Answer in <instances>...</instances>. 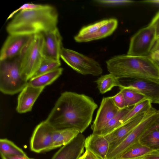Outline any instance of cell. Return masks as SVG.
<instances>
[{
  "instance_id": "1",
  "label": "cell",
  "mask_w": 159,
  "mask_h": 159,
  "mask_svg": "<svg viewBox=\"0 0 159 159\" xmlns=\"http://www.w3.org/2000/svg\"><path fill=\"white\" fill-rule=\"evenodd\" d=\"M97 107L90 97L65 91L61 94L45 120L55 129L72 128L82 133L90 124Z\"/></svg>"
},
{
  "instance_id": "2",
  "label": "cell",
  "mask_w": 159,
  "mask_h": 159,
  "mask_svg": "<svg viewBox=\"0 0 159 159\" xmlns=\"http://www.w3.org/2000/svg\"><path fill=\"white\" fill-rule=\"evenodd\" d=\"M58 15L53 6L19 11L7 25L9 34L34 35L57 28Z\"/></svg>"
},
{
  "instance_id": "3",
  "label": "cell",
  "mask_w": 159,
  "mask_h": 159,
  "mask_svg": "<svg viewBox=\"0 0 159 159\" xmlns=\"http://www.w3.org/2000/svg\"><path fill=\"white\" fill-rule=\"evenodd\" d=\"M110 73L118 79L138 78L159 82V66L149 56L122 55L106 61Z\"/></svg>"
},
{
  "instance_id": "4",
  "label": "cell",
  "mask_w": 159,
  "mask_h": 159,
  "mask_svg": "<svg viewBox=\"0 0 159 159\" xmlns=\"http://www.w3.org/2000/svg\"><path fill=\"white\" fill-rule=\"evenodd\" d=\"M23 51L14 58L0 61V90L4 94L13 95L20 92L28 84L21 72Z\"/></svg>"
},
{
  "instance_id": "5",
  "label": "cell",
  "mask_w": 159,
  "mask_h": 159,
  "mask_svg": "<svg viewBox=\"0 0 159 159\" xmlns=\"http://www.w3.org/2000/svg\"><path fill=\"white\" fill-rule=\"evenodd\" d=\"M159 116V110L152 108L142 121L122 140L110 148L107 159H116L129 147L139 142L143 134L154 126Z\"/></svg>"
},
{
  "instance_id": "6",
  "label": "cell",
  "mask_w": 159,
  "mask_h": 159,
  "mask_svg": "<svg viewBox=\"0 0 159 159\" xmlns=\"http://www.w3.org/2000/svg\"><path fill=\"white\" fill-rule=\"evenodd\" d=\"M43 42L42 34L34 35L23 51L21 61V72L23 78L27 81L32 77L43 57Z\"/></svg>"
},
{
  "instance_id": "7",
  "label": "cell",
  "mask_w": 159,
  "mask_h": 159,
  "mask_svg": "<svg viewBox=\"0 0 159 159\" xmlns=\"http://www.w3.org/2000/svg\"><path fill=\"white\" fill-rule=\"evenodd\" d=\"M60 57L72 69L82 75L97 76L102 73V68L98 62L74 50L63 47Z\"/></svg>"
},
{
  "instance_id": "8",
  "label": "cell",
  "mask_w": 159,
  "mask_h": 159,
  "mask_svg": "<svg viewBox=\"0 0 159 159\" xmlns=\"http://www.w3.org/2000/svg\"><path fill=\"white\" fill-rule=\"evenodd\" d=\"M156 39L155 28L149 24L131 38L127 54L136 56H148Z\"/></svg>"
},
{
  "instance_id": "9",
  "label": "cell",
  "mask_w": 159,
  "mask_h": 159,
  "mask_svg": "<svg viewBox=\"0 0 159 159\" xmlns=\"http://www.w3.org/2000/svg\"><path fill=\"white\" fill-rule=\"evenodd\" d=\"M55 129L45 120L39 123L35 128L30 139L31 150L41 153L54 149L52 134Z\"/></svg>"
},
{
  "instance_id": "10",
  "label": "cell",
  "mask_w": 159,
  "mask_h": 159,
  "mask_svg": "<svg viewBox=\"0 0 159 159\" xmlns=\"http://www.w3.org/2000/svg\"><path fill=\"white\" fill-rule=\"evenodd\" d=\"M123 79L124 82L120 88L134 90L145 96L152 103L159 104V82L138 78Z\"/></svg>"
},
{
  "instance_id": "11",
  "label": "cell",
  "mask_w": 159,
  "mask_h": 159,
  "mask_svg": "<svg viewBox=\"0 0 159 159\" xmlns=\"http://www.w3.org/2000/svg\"><path fill=\"white\" fill-rule=\"evenodd\" d=\"M33 36L9 34L1 49L0 61L11 59L20 55Z\"/></svg>"
},
{
  "instance_id": "12",
  "label": "cell",
  "mask_w": 159,
  "mask_h": 159,
  "mask_svg": "<svg viewBox=\"0 0 159 159\" xmlns=\"http://www.w3.org/2000/svg\"><path fill=\"white\" fill-rule=\"evenodd\" d=\"M120 110L114 103L111 97L103 98L91 126L92 133L98 134L109 121Z\"/></svg>"
},
{
  "instance_id": "13",
  "label": "cell",
  "mask_w": 159,
  "mask_h": 159,
  "mask_svg": "<svg viewBox=\"0 0 159 159\" xmlns=\"http://www.w3.org/2000/svg\"><path fill=\"white\" fill-rule=\"evenodd\" d=\"M43 37V52L44 57L61 61L62 37L57 28L42 34Z\"/></svg>"
},
{
  "instance_id": "14",
  "label": "cell",
  "mask_w": 159,
  "mask_h": 159,
  "mask_svg": "<svg viewBox=\"0 0 159 159\" xmlns=\"http://www.w3.org/2000/svg\"><path fill=\"white\" fill-rule=\"evenodd\" d=\"M148 112L142 113L135 116L109 134L105 136L110 143L109 149L124 139L142 121Z\"/></svg>"
},
{
  "instance_id": "15",
  "label": "cell",
  "mask_w": 159,
  "mask_h": 159,
  "mask_svg": "<svg viewBox=\"0 0 159 159\" xmlns=\"http://www.w3.org/2000/svg\"><path fill=\"white\" fill-rule=\"evenodd\" d=\"M84 136L80 133L71 141L62 146L51 159H78L84 152Z\"/></svg>"
},
{
  "instance_id": "16",
  "label": "cell",
  "mask_w": 159,
  "mask_h": 159,
  "mask_svg": "<svg viewBox=\"0 0 159 159\" xmlns=\"http://www.w3.org/2000/svg\"><path fill=\"white\" fill-rule=\"evenodd\" d=\"M44 88L33 87L28 83L18 95L16 111L19 113L31 111L34 104Z\"/></svg>"
},
{
  "instance_id": "17",
  "label": "cell",
  "mask_w": 159,
  "mask_h": 159,
  "mask_svg": "<svg viewBox=\"0 0 159 159\" xmlns=\"http://www.w3.org/2000/svg\"><path fill=\"white\" fill-rule=\"evenodd\" d=\"M84 147L97 159H107L110 144L105 136L92 133L85 139Z\"/></svg>"
},
{
  "instance_id": "18",
  "label": "cell",
  "mask_w": 159,
  "mask_h": 159,
  "mask_svg": "<svg viewBox=\"0 0 159 159\" xmlns=\"http://www.w3.org/2000/svg\"><path fill=\"white\" fill-rule=\"evenodd\" d=\"M80 133L78 130L72 128L55 129L52 134L54 148L67 144Z\"/></svg>"
},
{
  "instance_id": "19",
  "label": "cell",
  "mask_w": 159,
  "mask_h": 159,
  "mask_svg": "<svg viewBox=\"0 0 159 159\" xmlns=\"http://www.w3.org/2000/svg\"><path fill=\"white\" fill-rule=\"evenodd\" d=\"M63 69L58 67L52 71L30 79L28 83L36 88L45 87L52 83L62 74Z\"/></svg>"
},
{
  "instance_id": "20",
  "label": "cell",
  "mask_w": 159,
  "mask_h": 159,
  "mask_svg": "<svg viewBox=\"0 0 159 159\" xmlns=\"http://www.w3.org/2000/svg\"><path fill=\"white\" fill-rule=\"evenodd\" d=\"M119 79L113 74L109 73L102 75L96 82L100 93L103 94L110 91L114 87L122 88L123 85Z\"/></svg>"
},
{
  "instance_id": "21",
  "label": "cell",
  "mask_w": 159,
  "mask_h": 159,
  "mask_svg": "<svg viewBox=\"0 0 159 159\" xmlns=\"http://www.w3.org/2000/svg\"><path fill=\"white\" fill-rule=\"evenodd\" d=\"M155 125L148 130L139 141L143 145L153 150H159V127Z\"/></svg>"
},
{
  "instance_id": "22",
  "label": "cell",
  "mask_w": 159,
  "mask_h": 159,
  "mask_svg": "<svg viewBox=\"0 0 159 159\" xmlns=\"http://www.w3.org/2000/svg\"><path fill=\"white\" fill-rule=\"evenodd\" d=\"M152 151L138 142L129 147L116 159H136L147 155Z\"/></svg>"
},
{
  "instance_id": "23",
  "label": "cell",
  "mask_w": 159,
  "mask_h": 159,
  "mask_svg": "<svg viewBox=\"0 0 159 159\" xmlns=\"http://www.w3.org/2000/svg\"><path fill=\"white\" fill-rule=\"evenodd\" d=\"M117 20L114 18L108 20V21L102 26L94 34L87 38L84 42L99 39L111 35L116 28Z\"/></svg>"
},
{
  "instance_id": "24",
  "label": "cell",
  "mask_w": 159,
  "mask_h": 159,
  "mask_svg": "<svg viewBox=\"0 0 159 159\" xmlns=\"http://www.w3.org/2000/svg\"><path fill=\"white\" fill-rule=\"evenodd\" d=\"M151 101L145 98L135 105L131 110L121 120L120 127L135 116L148 111L152 108Z\"/></svg>"
},
{
  "instance_id": "25",
  "label": "cell",
  "mask_w": 159,
  "mask_h": 159,
  "mask_svg": "<svg viewBox=\"0 0 159 159\" xmlns=\"http://www.w3.org/2000/svg\"><path fill=\"white\" fill-rule=\"evenodd\" d=\"M134 106L120 110L115 116L109 121L98 135L105 136L119 127L121 120L131 110Z\"/></svg>"
},
{
  "instance_id": "26",
  "label": "cell",
  "mask_w": 159,
  "mask_h": 159,
  "mask_svg": "<svg viewBox=\"0 0 159 159\" xmlns=\"http://www.w3.org/2000/svg\"><path fill=\"white\" fill-rule=\"evenodd\" d=\"M0 155H25L23 150L13 142L6 139H0Z\"/></svg>"
},
{
  "instance_id": "27",
  "label": "cell",
  "mask_w": 159,
  "mask_h": 159,
  "mask_svg": "<svg viewBox=\"0 0 159 159\" xmlns=\"http://www.w3.org/2000/svg\"><path fill=\"white\" fill-rule=\"evenodd\" d=\"M123 93L125 101V108L134 106L135 105L147 98L139 92L129 89H120Z\"/></svg>"
},
{
  "instance_id": "28",
  "label": "cell",
  "mask_w": 159,
  "mask_h": 159,
  "mask_svg": "<svg viewBox=\"0 0 159 159\" xmlns=\"http://www.w3.org/2000/svg\"><path fill=\"white\" fill-rule=\"evenodd\" d=\"M61 65V61H54L43 57L38 68L31 78L52 71L59 67Z\"/></svg>"
},
{
  "instance_id": "29",
  "label": "cell",
  "mask_w": 159,
  "mask_h": 159,
  "mask_svg": "<svg viewBox=\"0 0 159 159\" xmlns=\"http://www.w3.org/2000/svg\"><path fill=\"white\" fill-rule=\"evenodd\" d=\"M47 5H43L40 4H36L33 3H26L19 8L16 10L12 12L9 16L7 19H9L14 16V15L16 14L17 12L20 11L28 9H35L42 8L45 7Z\"/></svg>"
},
{
  "instance_id": "30",
  "label": "cell",
  "mask_w": 159,
  "mask_h": 159,
  "mask_svg": "<svg viewBox=\"0 0 159 159\" xmlns=\"http://www.w3.org/2000/svg\"><path fill=\"white\" fill-rule=\"evenodd\" d=\"M115 105L120 110L125 108V99L122 91H120L115 95L111 97Z\"/></svg>"
},
{
  "instance_id": "31",
  "label": "cell",
  "mask_w": 159,
  "mask_h": 159,
  "mask_svg": "<svg viewBox=\"0 0 159 159\" xmlns=\"http://www.w3.org/2000/svg\"><path fill=\"white\" fill-rule=\"evenodd\" d=\"M149 56L159 66V38L156 39Z\"/></svg>"
},
{
  "instance_id": "32",
  "label": "cell",
  "mask_w": 159,
  "mask_h": 159,
  "mask_svg": "<svg viewBox=\"0 0 159 159\" xmlns=\"http://www.w3.org/2000/svg\"><path fill=\"white\" fill-rule=\"evenodd\" d=\"M97 1L100 4L108 5H122L132 2L129 0H99Z\"/></svg>"
},
{
  "instance_id": "33",
  "label": "cell",
  "mask_w": 159,
  "mask_h": 159,
  "mask_svg": "<svg viewBox=\"0 0 159 159\" xmlns=\"http://www.w3.org/2000/svg\"><path fill=\"white\" fill-rule=\"evenodd\" d=\"M150 24L155 28L157 39L159 38V11L152 19Z\"/></svg>"
},
{
  "instance_id": "34",
  "label": "cell",
  "mask_w": 159,
  "mask_h": 159,
  "mask_svg": "<svg viewBox=\"0 0 159 159\" xmlns=\"http://www.w3.org/2000/svg\"><path fill=\"white\" fill-rule=\"evenodd\" d=\"M2 159H34L28 157L27 155H1Z\"/></svg>"
},
{
  "instance_id": "35",
  "label": "cell",
  "mask_w": 159,
  "mask_h": 159,
  "mask_svg": "<svg viewBox=\"0 0 159 159\" xmlns=\"http://www.w3.org/2000/svg\"><path fill=\"white\" fill-rule=\"evenodd\" d=\"M139 158L143 159H159V150H153L147 155Z\"/></svg>"
},
{
  "instance_id": "36",
  "label": "cell",
  "mask_w": 159,
  "mask_h": 159,
  "mask_svg": "<svg viewBox=\"0 0 159 159\" xmlns=\"http://www.w3.org/2000/svg\"><path fill=\"white\" fill-rule=\"evenodd\" d=\"M78 159H97L96 157L90 151L86 150Z\"/></svg>"
},
{
  "instance_id": "37",
  "label": "cell",
  "mask_w": 159,
  "mask_h": 159,
  "mask_svg": "<svg viewBox=\"0 0 159 159\" xmlns=\"http://www.w3.org/2000/svg\"><path fill=\"white\" fill-rule=\"evenodd\" d=\"M146 1L150 3L159 4V0L147 1Z\"/></svg>"
},
{
  "instance_id": "38",
  "label": "cell",
  "mask_w": 159,
  "mask_h": 159,
  "mask_svg": "<svg viewBox=\"0 0 159 159\" xmlns=\"http://www.w3.org/2000/svg\"><path fill=\"white\" fill-rule=\"evenodd\" d=\"M155 125L159 127V116H158L156 123Z\"/></svg>"
},
{
  "instance_id": "39",
  "label": "cell",
  "mask_w": 159,
  "mask_h": 159,
  "mask_svg": "<svg viewBox=\"0 0 159 159\" xmlns=\"http://www.w3.org/2000/svg\"><path fill=\"white\" fill-rule=\"evenodd\" d=\"M142 159V158H137V159Z\"/></svg>"
}]
</instances>
